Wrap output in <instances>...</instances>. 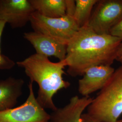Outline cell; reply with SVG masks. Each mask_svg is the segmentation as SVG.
<instances>
[{"instance_id": "19", "label": "cell", "mask_w": 122, "mask_h": 122, "mask_svg": "<svg viewBox=\"0 0 122 122\" xmlns=\"http://www.w3.org/2000/svg\"><path fill=\"white\" fill-rule=\"evenodd\" d=\"M116 60H117L119 62H120L121 63V65H122V55L118 57Z\"/></svg>"}, {"instance_id": "13", "label": "cell", "mask_w": 122, "mask_h": 122, "mask_svg": "<svg viewBox=\"0 0 122 122\" xmlns=\"http://www.w3.org/2000/svg\"><path fill=\"white\" fill-rule=\"evenodd\" d=\"M98 0H76L73 17L80 29L88 25L93 9Z\"/></svg>"}, {"instance_id": "4", "label": "cell", "mask_w": 122, "mask_h": 122, "mask_svg": "<svg viewBox=\"0 0 122 122\" xmlns=\"http://www.w3.org/2000/svg\"><path fill=\"white\" fill-rule=\"evenodd\" d=\"M30 23L34 31L66 45L80 29L73 17L67 15L58 18H49L35 11L31 16Z\"/></svg>"}, {"instance_id": "3", "label": "cell", "mask_w": 122, "mask_h": 122, "mask_svg": "<svg viewBox=\"0 0 122 122\" xmlns=\"http://www.w3.org/2000/svg\"><path fill=\"white\" fill-rule=\"evenodd\" d=\"M96 122H117L122 114V65L115 70L87 107Z\"/></svg>"}, {"instance_id": "8", "label": "cell", "mask_w": 122, "mask_h": 122, "mask_svg": "<svg viewBox=\"0 0 122 122\" xmlns=\"http://www.w3.org/2000/svg\"><path fill=\"white\" fill-rule=\"evenodd\" d=\"M24 38L32 44L35 49L36 53L48 57H55L59 61L65 60L67 45L34 31L24 33Z\"/></svg>"}, {"instance_id": "5", "label": "cell", "mask_w": 122, "mask_h": 122, "mask_svg": "<svg viewBox=\"0 0 122 122\" xmlns=\"http://www.w3.org/2000/svg\"><path fill=\"white\" fill-rule=\"evenodd\" d=\"M28 88L29 94L23 104L0 111V122H49L50 114L37 100L32 82L29 83Z\"/></svg>"}, {"instance_id": "12", "label": "cell", "mask_w": 122, "mask_h": 122, "mask_svg": "<svg viewBox=\"0 0 122 122\" xmlns=\"http://www.w3.org/2000/svg\"><path fill=\"white\" fill-rule=\"evenodd\" d=\"M35 11L45 17L58 18L66 15L65 0H30Z\"/></svg>"}, {"instance_id": "20", "label": "cell", "mask_w": 122, "mask_h": 122, "mask_svg": "<svg viewBox=\"0 0 122 122\" xmlns=\"http://www.w3.org/2000/svg\"><path fill=\"white\" fill-rule=\"evenodd\" d=\"M117 122H122V118L121 119H119Z\"/></svg>"}, {"instance_id": "17", "label": "cell", "mask_w": 122, "mask_h": 122, "mask_svg": "<svg viewBox=\"0 0 122 122\" xmlns=\"http://www.w3.org/2000/svg\"><path fill=\"white\" fill-rule=\"evenodd\" d=\"M83 122H96L91 118L87 113H83L82 115Z\"/></svg>"}, {"instance_id": "9", "label": "cell", "mask_w": 122, "mask_h": 122, "mask_svg": "<svg viewBox=\"0 0 122 122\" xmlns=\"http://www.w3.org/2000/svg\"><path fill=\"white\" fill-rule=\"evenodd\" d=\"M115 70L111 66L100 65L88 69L78 81V92L83 96L100 90L113 75Z\"/></svg>"}, {"instance_id": "15", "label": "cell", "mask_w": 122, "mask_h": 122, "mask_svg": "<svg viewBox=\"0 0 122 122\" xmlns=\"http://www.w3.org/2000/svg\"><path fill=\"white\" fill-rule=\"evenodd\" d=\"M66 15L73 17L76 9V0H65Z\"/></svg>"}, {"instance_id": "1", "label": "cell", "mask_w": 122, "mask_h": 122, "mask_svg": "<svg viewBox=\"0 0 122 122\" xmlns=\"http://www.w3.org/2000/svg\"><path fill=\"white\" fill-rule=\"evenodd\" d=\"M122 42L117 37L97 34L88 25L80 28L67 45V73L76 77L93 66L111 65Z\"/></svg>"}, {"instance_id": "6", "label": "cell", "mask_w": 122, "mask_h": 122, "mask_svg": "<svg viewBox=\"0 0 122 122\" xmlns=\"http://www.w3.org/2000/svg\"><path fill=\"white\" fill-rule=\"evenodd\" d=\"M88 26L97 34L109 35L122 20V0H98Z\"/></svg>"}, {"instance_id": "10", "label": "cell", "mask_w": 122, "mask_h": 122, "mask_svg": "<svg viewBox=\"0 0 122 122\" xmlns=\"http://www.w3.org/2000/svg\"><path fill=\"white\" fill-rule=\"evenodd\" d=\"M93 99L90 96L72 97L67 105L52 111L49 122H83V112L91 104Z\"/></svg>"}, {"instance_id": "7", "label": "cell", "mask_w": 122, "mask_h": 122, "mask_svg": "<svg viewBox=\"0 0 122 122\" xmlns=\"http://www.w3.org/2000/svg\"><path fill=\"white\" fill-rule=\"evenodd\" d=\"M35 11L30 0H0V20L13 29L25 26Z\"/></svg>"}, {"instance_id": "16", "label": "cell", "mask_w": 122, "mask_h": 122, "mask_svg": "<svg viewBox=\"0 0 122 122\" xmlns=\"http://www.w3.org/2000/svg\"><path fill=\"white\" fill-rule=\"evenodd\" d=\"M109 35L122 39V20L111 30Z\"/></svg>"}, {"instance_id": "18", "label": "cell", "mask_w": 122, "mask_h": 122, "mask_svg": "<svg viewBox=\"0 0 122 122\" xmlns=\"http://www.w3.org/2000/svg\"><path fill=\"white\" fill-rule=\"evenodd\" d=\"M122 55V42L121 43V44L120 45V47H119V48L118 49V57Z\"/></svg>"}, {"instance_id": "11", "label": "cell", "mask_w": 122, "mask_h": 122, "mask_svg": "<svg viewBox=\"0 0 122 122\" xmlns=\"http://www.w3.org/2000/svg\"><path fill=\"white\" fill-rule=\"evenodd\" d=\"M24 81L9 77L0 80V111L14 108L22 95Z\"/></svg>"}, {"instance_id": "2", "label": "cell", "mask_w": 122, "mask_h": 122, "mask_svg": "<svg viewBox=\"0 0 122 122\" xmlns=\"http://www.w3.org/2000/svg\"><path fill=\"white\" fill-rule=\"evenodd\" d=\"M16 64L24 69L30 82L38 84L39 88L36 99L40 105L44 109L56 110L57 108L53 101V97L60 90L71 85L63 77L66 66L65 60L53 62L48 57L35 53Z\"/></svg>"}, {"instance_id": "14", "label": "cell", "mask_w": 122, "mask_h": 122, "mask_svg": "<svg viewBox=\"0 0 122 122\" xmlns=\"http://www.w3.org/2000/svg\"><path fill=\"white\" fill-rule=\"evenodd\" d=\"M6 23L0 20V70H10L14 67L15 63L9 57L2 54L1 51L0 43L1 36L4 30L5 26Z\"/></svg>"}]
</instances>
